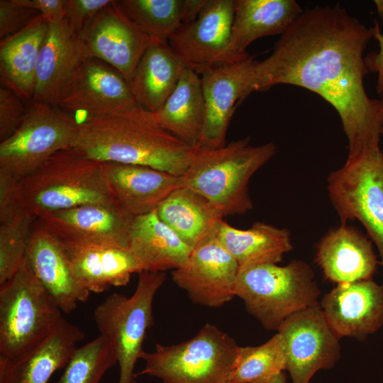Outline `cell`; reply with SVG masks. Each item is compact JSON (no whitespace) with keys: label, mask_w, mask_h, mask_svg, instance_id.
<instances>
[{"label":"cell","mask_w":383,"mask_h":383,"mask_svg":"<svg viewBox=\"0 0 383 383\" xmlns=\"http://www.w3.org/2000/svg\"><path fill=\"white\" fill-rule=\"evenodd\" d=\"M35 221L23 213L0 223V285L11 279L24 264Z\"/></svg>","instance_id":"obj_35"},{"label":"cell","mask_w":383,"mask_h":383,"mask_svg":"<svg viewBox=\"0 0 383 383\" xmlns=\"http://www.w3.org/2000/svg\"><path fill=\"white\" fill-rule=\"evenodd\" d=\"M118 363L109 338L99 334L77 347L57 383H99L105 373Z\"/></svg>","instance_id":"obj_34"},{"label":"cell","mask_w":383,"mask_h":383,"mask_svg":"<svg viewBox=\"0 0 383 383\" xmlns=\"http://www.w3.org/2000/svg\"><path fill=\"white\" fill-rule=\"evenodd\" d=\"M315 261L324 277L337 284L371 279L379 264L372 241L346 224L321 238Z\"/></svg>","instance_id":"obj_21"},{"label":"cell","mask_w":383,"mask_h":383,"mask_svg":"<svg viewBox=\"0 0 383 383\" xmlns=\"http://www.w3.org/2000/svg\"><path fill=\"white\" fill-rule=\"evenodd\" d=\"M155 113L167 131L190 146L197 147L205 121L200 75L186 68L173 92Z\"/></svg>","instance_id":"obj_31"},{"label":"cell","mask_w":383,"mask_h":383,"mask_svg":"<svg viewBox=\"0 0 383 383\" xmlns=\"http://www.w3.org/2000/svg\"><path fill=\"white\" fill-rule=\"evenodd\" d=\"M124 13L155 41L168 42L185 22L187 0H116Z\"/></svg>","instance_id":"obj_33"},{"label":"cell","mask_w":383,"mask_h":383,"mask_svg":"<svg viewBox=\"0 0 383 383\" xmlns=\"http://www.w3.org/2000/svg\"><path fill=\"white\" fill-rule=\"evenodd\" d=\"M72 148L91 160L149 167L182 176L195 148L160 123L155 113L133 111L86 116L79 122Z\"/></svg>","instance_id":"obj_2"},{"label":"cell","mask_w":383,"mask_h":383,"mask_svg":"<svg viewBox=\"0 0 383 383\" xmlns=\"http://www.w3.org/2000/svg\"><path fill=\"white\" fill-rule=\"evenodd\" d=\"M25 262L61 311L70 313L90 292L76 278L61 243L41 223H34Z\"/></svg>","instance_id":"obj_19"},{"label":"cell","mask_w":383,"mask_h":383,"mask_svg":"<svg viewBox=\"0 0 383 383\" xmlns=\"http://www.w3.org/2000/svg\"><path fill=\"white\" fill-rule=\"evenodd\" d=\"M26 101L11 89L0 88V140L11 136L21 123L26 113Z\"/></svg>","instance_id":"obj_36"},{"label":"cell","mask_w":383,"mask_h":383,"mask_svg":"<svg viewBox=\"0 0 383 383\" xmlns=\"http://www.w3.org/2000/svg\"><path fill=\"white\" fill-rule=\"evenodd\" d=\"M382 135H383V129H382Z\"/></svg>","instance_id":"obj_44"},{"label":"cell","mask_w":383,"mask_h":383,"mask_svg":"<svg viewBox=\"0 0 383 383\" xmlns=\"http://www.w3.org/2000/svg\"><path fill=\"white\" fill-rule=\"evenodd\" d=\"M19 207L35 219L43 211L88 204H113L115 200L105 162L70 148L60 150L34 172L16 183Z\"/></svg>","instance_id":"obj_3"},{"label":"cell","mask_w":383,"mask_h":383,"mask_svg":"<svg viewBox=\"0 0 383 383\" xmlns=\"http://www.w3.org/2000/svg\"><path fill=\"white\" fill-rule=\"evenodd\" d=\"M48 26L40 14L0 43L1 82L25 101L32 100L37 63Z\"/></svg>","instance_id":"obj_29"},{"label":"cell","mask_w":383,"mask_h":383,"mask_svg":"<svg viewBox=\"0 0 383 383\" xmlns=\"http://www.w3.org/2000/svg\"><path fill=\"white\" fill-rule=\"evenodd\" d=\"M138 274L131 296L113 293L94 311L99 332L114 349L120 369L118 383H136L135 364L144 351L147 331L153 325V299L166 277L165 272L143 271Z\"/></svg>","instance_id":"obj_8"},{"label":"cell","mask_w":383,"mask_h":383,"mask_svg":"<svg viewBox=\"0 0 383 383\" xmlns=\"http://www.w3.org/2000/svg\"><path fill=\"white\" fill-rule=\"evenodd\" d=\"M287 377L284 372L280 373L268 383H286Z\"/></svg>","instance_id":"obj_41"},{"label":"cell","mask_w":383,"mask_h":383,"mask_svg":"<svg viewBox=\"0 0 383 383\" xmlns=\"http://www.w3.org/2000/svg\"><path fill=\"white\" fill-rule=\"evenodd\" d=\"M374 3L376 6V9L379 16L383 21V0H374Z\"/></svg>","instance_id":"obj_42"},{"label":"cell","mask_w":383,"mask_h":383,"mask_svg":"<svg viewBox=\"0 0 383 383\" xmlns=\"http://www.w3.org/2000/svg\"><path fill=\"white\" fill-rule=\"evenodd\" d=\"M303 11L295 0H234L231 47L238 55L257 39L284 33Z\"/></svg>","instance_id":"obj_27"},{"label":"cell","mask_w":383,"mask_h":383,"mask_svg":"<svg viewBox=\"0 0 383 383\" xmlns=\"http://www.w3.org/2000/svg\"><path fill=\"white\" fill-rule=\"evenodd\" d=\"M380 101L383 105V94L381 96V99H380Z\"/></svg>","instance_id":"obj_43"},{"label":"cell","mask_w":383,"mask_h":383,"mask_svg":"<svg viewBox=\"0 0 383 383\" xmlns=\"http://www.w3.org/2000/svg\"><path fill=\"white\" fill-rule=\"evenodd\" d=\"M56 106L69 113L84 112L87 116L131 111L140 107L124 77L95 58L84 59L68 94Z\"/></svg>","instance_id":"obj_18"},{"label":"cell","mask_w":383,"mask_h":383,"mask_svg":"<svg viewBox=\"0 0 383 383\" xmlns=\"http://www.w3.org/2000/svg\"><path fill=\"white\" fill-rule=\"evenodd\" d=\"M372 29L339 4L303 10L280 35L270 55L257 61L247 97L278 84L309 89L337 111L348 141V156L379 146L383 105L370 98L364 79V51Z\"/></svg>","instance_id":"obj_1"},{"label":"cell","mask_w":383,"mask_h":383,"mask_svg":"<svg viewBox=\"0 0 383 383\" xmlns=\"http://www.w3.org/2000/svg\"><path fill=\"white\" fill-rule=\"evenodd\" d=\"M257 62L253 57L214 65L201 75L205 121L197 147L218 148L227 144L226 134L238 105L247 98L250 77Z\"/></svg>","instance_id":"obj_16"},{"label":"cell","mask_w":383,"mask_h":383,"mask_svg":"<svg viewBox=\"0 0 383 383\" xmlns=\"http://www.w3.org/2000/svg\"><path fill=\"white\" fill-rule=\"evenodd\" d=\"M155 212L192 249L223 220L222 213L209 200L186 187L174 190Z\"/></svg>","instance_id":"obj_30"},{"label":"cell","mask_w":383,"mask_h":383,"mask_svg":"<svg viewBox=\"0 0 383 383\" xmlns=\"http://www.w3.org/2000/svg\"><path fill=\"white\" fill-rule=\"evenodd\" d=\"M26 262L0 285V358L15 359L42 343L63 318Z\"/></svg>","instance_id":"obj_6"},{"label":"cell","mask_w":383,"mask_h":383,"mask_svg":"<svg viewBox=\"0 0 383 383\" xmlns=\"http://www.w3.org/2000/svg\"><path fill=\"white\" fill-rule=\"evenodd\" d=\"M112 0H65V22L78 35L103 8Z\"/></svg>","instance_id":"obj_38"},{"label":"cell","mask_w":383,"mask_h":383,"mask_svg":"<svg viewBox=\"0 0 383 383\" xmlns=\"http://www.w3.org/2000/svg\"><path fill=\"white\" fill-rule=\"evenodd\" d=\"M238 272L236 260L221 245L213 231L192 249L180 267L172 271V277L194 303L218 308L235 296Z\"/></svg>","instance_id":"obj_15"},{"label":"cell","mask_w":383,"mask_h":383,"mask_svg":"<svg viewBox=\"0 0 383 383\" xmlns=\"http://www.w3.org/2000/svg\"><path fill=\"white\" fill-rule=\"evenodd\" d=\"M277 332L286 346V370L292 383H309L316 372L340 358L339 338L328 325L319 303L286 319Z\"/></svg>","instance_id":"obj_13"},{"label":"cell","mask_w":383,"mask_h":383,"mask_svg":"<svg viewBox=\"0 0 383 383\" xmlns=\"http://www.w3.org/2000/svg\"><path fill=\"white\" fill-rule=\"evenodd\" d=\"M215 235L236 260L239 270L262 264H277L293 249L287 228L255 222L246 230L235 228L224 220L215 228Z\"/></svg>","instance_id":"obj_28"},{"label":"cell","mask_w":383,"mask_h":383,"mask_svg":"<svg viewBox=\"0 0 383 383\" xmlns=\"http://www.w3.org/2000/svg\"><path fill=\"white\" fill-rule=\"evenodd\" d=\"M23 6L33 9L43 16L48 23L56 24L64 21L65 0H17Z\"/></svg>","instance_id":"obj_39"},{"label":"cell","mask_w":383,"mask_h":383,"mask_svg":"<svg viewBox=\"0 0 383 383\" xmlns=\"http://www.w3.org/2000/svg\"><path fill=\"white\" fill-rule=\"evenodd\" d=\"M371 29L372 38L379 44V50L373 54H370L365 57V60L369 71L377 74L376 89L377 93L382 96L383 94V33L380 32L379 25L376 21Z\"/></svg>","instance_id":"obj_40"},{"label":"cell","mask_w":383,"mask_h":383,"mask_svg":"<svg viewBox=\"0 0 383 383\" xmlns=\"http://www.w3.org/2000/svg\"><path fill=\"white\" fill-rule=\"evenodd\" d=\"M330 201L342 225L357 220L374 243L383 267V152L379 146L348 157L327 179Z\"/></svg>","instance_id":"obj_10"},{"label":"cell","mask_w":383,"mask_h":383,"mask_svg":"<svg viewBox=\"0 0 383 383\" xmlns=\"http://www.w3.org/2000/svg\"><path fill=\"white\" fill-rule=\"evenodd\" d=\"M319 304L325 320L339 339L364 340L383 325V284L372 278L338 284Z\"/></svg>","instance_id":"obj_17"},{"label":"cell","mask_w":383,"mask_h":383,"mask_svg":"<svg viewBox=\"0 0 383 383\" xmlns=\"http://www.w3.org/2000/svg\"><path fill=\"white\" fill-rule=\"evenodd\" d=\"M16 131L0 143V177L18 182L56 152L72 148L79 122L56 106L26 101Z\"/></svg>","instance_id":"obj_9"},{"label":"cell","mask_w":383,"mask_h":383,"mask_svg":"<svg viewBox=\"0 0 383 383\" xmlns=\"http://www.w3.org/2000/svg\"><path fill=\"white\" fill-rule=\"evenodd\" d=\"M84 333L64 317L38 345L15 359L0 358V383H48L68 364Z\"/></svg>","instance_id":"obj_22"},{"label":"cell","mask_w":383,"mask_h":383,"mask_svg":"<svg viewBox=\"0 0 383 383\" xmlns=\"http://www.w3.org/2000/svg\"><path fill=\"white\" fill-rule=\"evenodd\" d=\"M77 38L86 58L106 62L128 83L141 57L155 41L142 31L114 0L96 13Z\"/></svg>","instance_id":"obj_12"},{"label":"cell","mask_w":383,"mask_h":383,"mask_svg":"<svg viewBox=\"0 0 383 383\" xmlns=\"http://www.w3.org/2000/svg\"><path fill=\"white\" fill-rule=\"evenodd\" d=\"M276 152L273 143L254 146L250 137L218 148L196 147L187 170L180 177L181 187L205 196L223 217L244 214L253 208L250 178Z\"/></svg>","instance_id":"obj_4"},{"label":"cell","mask_w":383,"mask_h":383,"mask_svg":"<svg viewBox=\"0 0 383 383\" xmlns=\"http://www.w3.org/2000/svg\"><path fill=\"white\" fill-rule=\"evenodd\" d=\"M106 165L116 201L133 218L154 211L174 190L181 187V176L141 165Z\"/></svg>","instance_id":"obj_23"},{"label":"cell","mask_w":383,"mask_h":383,"mask_svg":"<svg viewBox=\"0 0 383 383\" xmlns=\"http://www.w3.org/2000/svg\"><path fill=\"white\" fill-rule=\"evenodd\" d=\"M86 57L65 21L48 23L36 67L32 100L57 106L68 94Z\"/></svg>","instance_id":"obj_20"},{"label":"cell","mask_w":383,"mask_h":383,"mask_svg":"<svg viewBox=\"0 0 383 383\" xmlns=\"http://www.w3.org/2000/svg\"><path fill=\"white\" fill-rule=\"evenodd\" d=\"M235 296L267 330H278L291 316L319 302L320 289L311 266L293 260L285 266L262 264L239 270Z\"/></svg>","instance_id":"obj_5"},{"label":"cell","mask_w":383,"mask_h":383,"mask_svg":"<svg viewBox=\"0 0 383 383\" xmlns=\"http://www.w3.org/2000/svg\"><path fill=\"white\" fill-rule=\"evenodd\" d=\"M234 0H206L197 18L182 24L168 43L187 69L201 75L214 65L240 61L232 50Z\"/></svg>","instance_id":"obj_11"},{"label":"cell","mask_w":383,"mask_h":383,"mask_svg":"<svg viewBox=\"0 0 383 383\" xmlns=\"http://www.w3.org/2000/svg\"><path fill=\"white\" fill-rule=\"evenodd\" d=\"M128 250L143 271L165 272L180 267L192 248L158 217L155 210L134 218Z\"/></svg>","instance_id":"obj_26"},{"label":"cell","mask_w":383,"mask_h":383,"mask_svg":"<svg viewBox=\"0 0 383 383\" xmlns=\"http://www.w3.org/2000/svg\"><path fill=\"white\" fill-rule=\"evenodd\" d=\"M38 14V11L19 4L17 0H1V40L19 32Z\"/></svg>","instance_id":"obj_37"},{"label":"cell","mask_w":383,"mask_h":383,"mask_svg":"<svg viewBox=\"0 0 383 383\" xmlns=\"http://www.w3.org/2000/svg\"><path fill=\"white\" fill-rule=\"evenodd\" d=\"M36 220L63 244L128 249L134 218L115 203L43 211Z\"/></svg>","instance_id":"obj_14"},{"label":"cell","mask_w":383,"mask_h":383,"mask_svg":"<svg viewBox=\"0 0 383 383\" xmlns=\"http://www.w3.org/2000/svg\"><path fill=\"white\" fill-rule=\"evenodd\" d=\"M239 347L228 334L206 323L191 339L143 351L140 359L145 366L135 375L155 377L162 383H226Z\"/></svg>","instance_id":"obj_7"},{"label":"cell","mask_w":383,"mask_h":383,"mask_svg":"<svg viewBox=\"0 0 383 383\" xmlns=\"http://www.w3.org/2000/svg\"><path fill=\"white\" fill-rule=\"evenodd\" d=\"M61 244L76 278L90 292L125 286L133 274L143 272L128 249Z\"/></svg>","instance_id":"obj_24"},{"label":"cell","mask_w":383,"mask_h":383,"mask_svg":"<svg viewBox=\"0 0 383 383\" xmlns=\"http://www.w3.org/2000/svg\"><path fill=\"white\" fill-rule=\"evenodd\" d=\"M186 68L168 42L152 43L141 57L128 83L138 104L149 111L157 112Z\"/></svg>","instance_id":"obj_25"},{"label":"cell","mask_w":383,"mask_h":383,"mask_svg":"<svg viewBox=\"0 0 383 383\" xmlns=\"http://www.w3.org/2000/svg\"><path fill=\"white\" fill-rule=\"evenodd\" d=\"M283 337L277 332L258 346L239 347L226 383H268L286 370Z\"/></svg>","instance_id":"obj_32"}]
</instances>
